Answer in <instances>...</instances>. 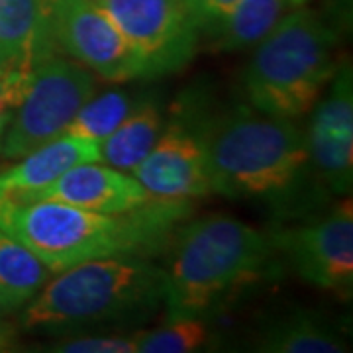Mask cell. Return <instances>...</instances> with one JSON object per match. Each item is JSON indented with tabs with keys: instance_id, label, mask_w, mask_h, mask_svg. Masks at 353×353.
<instances>
[{
	"instance_id": "1",
	"label": "cell",
	"mask_w": 353,
	"mask_h": 353,
	"mask_svg": "<svg viewBox=\"0 0 353 353\" xmlns=\"http://www.w3.org/2000/svg\"><path fill=\"white\" fill-rule=\"evenodd\" d=\"M190 201H159L124 214H102L53 201L0 194V230L38 255L51 273L90 259L157 252L173 226L190 214Z\"/></svg>"
},
{
	"instance_id": "2",
	"label": "cell",
	"mask_w": 353,
	"mask_h": 353,
	"mask_svg": "<svg viewBox=\"0 0 353 353\" xmlns=\"http://www.w3.org/2000/svg\"><path fill=\"white\" fill-rule=\"evenodd\" d=\"M196 128L212 192L228 199H285L308 165L292 120L241 106Z\"/></svg>"
},
{
	"instance_id": "3",
	"label": "cell",
	"mask_w": 353,
	"mask_h": 353,
	"mask_svg": "<svg viewBox=\"0 0 353 353\" xmlns=\"http://www.w3.org/2000/svg\"><path fill=\"white\" fill-rule=\"evenodd\" d=\"M273 250V238L226 214L179 230L165 269L167 320L204 318L230 292L263 277Z\"/></svg>"
},
{
	"instance_id": "4",
	"label": "cell",
	"mask_w": 353,
	"mask_h": 353,
	"mask_svg": "<svg viewBox=\"0 0 353 353\" xmlns=\"http://www.w3.org/2000/svg\"><path fill=\"white\" fill-rule=\"evenodd\" d=\"M165 299V269L141 255H114L73 265L28 303V330H63L145 314Z\"/></svg>"
},
{
	"instance_id": "5",
	"label": "cell",
	"mask_w": 353,
	"mask_h": 353,
	"mask_svg": "<svg viewBox=\"0 0 353 353\" xmlns=\"http://www.w3.org/2000/svg\"><path fill=\"white\" fill-rule=\"evenodd\" d=\"M336 34L304 6L290 8L253 51L243 73L250 106L294 120L312 110L336 73Z\"/></svg>"
},
{
	"instance_id": "6",
	"label": "cell",
	"mask_w": 353,
	"mask_h": 353,
	"mask_svg": "<svg viewBox=\"0 0 353 353\" xmlns=\"http://www.w3.org/2000/svg\"><path fill=\"white\" fill-rule=\"evenodd\" d=\"M94 94V77L87 67L59 55L39 61L0 139V155L20 159L26 153L67 132L81 106Z\"/></svg>"
},
{
	"instance_id": "7",
	"label": "cell",
	"mask_w": 353,
	"mask_h": 353,
	"mask_svg": "<svg viewBox=\"0 0 353 353\" xmlns=\"http://www.w3.org/2000/svg\"><path fill=\"white\" fill-rule=\"evenodd\" d=\"M128 39L148 77L185 69L194 57L199 28L181 0H92Z\"/></svg>"
},
{
	"instance_id": "8",
	"label": "cell",
	"mask_w": 353,
	"mask_h": 353,
	"mask_svg": "<svg viewBox=\"0 0 353 353\" xmlns=\"http://www.w3.org/2000/svg\"><path fill=\"white\" fill-rule=\"evenodd\" d=\"M50 32L55 48L106 81L148 77L138 53L92 0H51Z\"/></svg>"
},
{
	"instance_id": "9",
	"label": "cell",
	"mask_w": 353,
	"mask_h": 353,
	"mask_svg": "<svg viewBox=\"0 0 353 353\" xmlns=\"http://www.w3.org/2000/svg\"><path fill=\"white\" fill-rule=\"evenodd\" d=\"M275 248L285 250L296 273L320 289L350 299L353 290V210L343 202L324 220L281 232Z\"/></svg>"
},
{
	"instance_id": "10",
	"label": "cell",
	"mask_w": 353,
	"mask_h": 353,
	"mask_svg": "<svg viewBox=\"0 0 353 353\" xmlns=\"http://www.w3.org/2000/svg\"><path fill=\"white\" fill-rule=\"evenodd\" d=\"M306 138L308 161L330 192L350 194L353 183V77L341 63L332 77L328 94L312 106Z\"/></svg>"
},
{
	"instance_id": "11",
	"label": "cell",
	"mask_w": 353,
	"mask_h": 353,
	"mask_svg": "<svg viewBox=\"0 0 353 353\" xmlns=\"http://www.w3.org/2000/svg\"><path fill=\"white\" fill-rule=\"evenodd\" d=\"M132 175L159 201H192L212 192L196 128L181 118L167 126Z\"/></svg>"
},
{
	"instance_id": "12",
	"label": "cell",
	"mask_w": 353,
	"mask_h": 353,
	"mask_svg": "<svg viewBox=\"0 0 353 353\" xmlns=\"http://www.w3.org/2000/svg\"><path fill=\"white\" fill-rule=\"evenodd\" d=\"M8 196L24 201L63 202L102 214H124L153 199L136 176L99 161L75 165L41 189Z\"/></svg>"
},
{
	"instance_id": "13",
	"label": "cell",
	"mask_w": 353,
	"mask_h": 353,
	"mask_svg": "<svg viewBox=\"0 0 353 353\" xmlns=\"http://www.w3.org/2000/svg\"><path fill=\"white\" fill-rule=\"evenodd\" d=\"M101 161V145L71 134H63L39 145L18 163L0 173V194L32 192L53 183L65 171L81 163Z\"/></svg>"
},
{
	"instance_id": "14",
	"label": "cell",
	"mask_w": 353,
	"mask_h": 353,
	"mask_svg": "<svg viewBox=\"0 0 353 353\" xmlns=\"http://www.w3.org/2000/svg\"><path fill=\"white\" fill-rule=\"evenodd\" d=\"M51 0H0V55L34 69L55 53L50 32Z\"/></svg>"
},
{
	"instance_id": "15",
	"label": "cell",
	"mask_w": 353,
	"mask_h": 353,
	"mask_svg": "<svg viewBox=\"0 0 353 353\" xmlns=\"http://www.w3.org/2000/svg\"><path fill=\"white\" fill-rule=\"evenodd\" d=\"M163 132V116L153 102H143L101 143V161L122 173H134Z\"/></svg>"
},
{
	"instance_id": "16",
	"label": "cell",
	"mask_w": 353,
	"mask_h": 353,
	"mask_svg": "<svg viewBox=\"0 0 353 353\" xmlns=\"http://www.w3.org/2000/svg\"><path fill=\"white\" fill-rule=\"evenodd\" d=\"M51 275L38 255L0 230V296L10 312L30 303Z\"/></svg>"
},
{
	"instance_id": "17",
	"label": "cell",
	"mask_w": 353,
	"mask_h": 353,
	"mask_svg": "<svg viewBox=\"0 0 353 353\" xmlns=\"http://www.w3.org/2000/svg\"><path fill=\"white\" fill-rule=\"evenodd\" d=\"M289 8H292V0H238L210 32L216 36L214 48L220 51L255 48Z\"/></svg>"
},
{
	"instance_id": "18",
	"label": "cell",
	"mask_w": 353,
	"mask_h": 353,
	"mask_svg": "<svg viewBox=\"0 0 353 353\" xmlns=\"http://www.w3.org/2000/svg\"><path fill=\"white\" fill-rule=\"evenodd\" d=\"M255 350L267 353H340L345 352V341L308 316H292L279 320L261 332Z\"/></svg>"
},
{
	"instance_id": "19",
	"label": "cell",
	"mask_w": 353,
	"mask_h": 353,
	"mask_svg": "<svg viewBox=\"0 0 353 353\" xmlns=\"http://www.w3.org/2000/svg\"><path fill=\"white\" fill-rule=\"evenodd\" d=\"M132 110H134V102L128 97V92L122 90H108L97 99L90 97L81 106V110L77 112L65 134L101 145L126 120Z\"/></svg>"
},
{
	"instance_id": "20",
	"label": "cell",
	"mask_w": 353,
	"mask_h": 353,
	"mask_svg": "<svg viewBox=\"0 0 353 353\" xmlns=\"http://www.w3.org/2000/svg\"><path fill=\"white\" fill-rule=\"evenodd\" d=\"M138 336V352L141 353H189L201 350L208 340V330L202 318H175L153 332Z\"/></svg>"
},
{
	"instance_id": "21",
	"label": "cell",
	"mask_w": 353,
	"mask_h": 353,
	"mask_svg": "<svg viewBox=\"0 0 353 353\" xmlns=\"http://www.w3.org/2000/svg\"><path fill=\"white\" fill-rule=\"evenodd\" d=\"M32 71L34 69L20 67V65H4L0 69V139L12 114L24 99Z\"/></svg>"
},
{
	"instance_id": "22",
	"label": "cell",
	"mask_w": 353,
	"mask_h": 353,
	"mask_svg": "<svg viewBox=\"0 0 353 353\" xmlns=\"http://www.w3.org/2000/svg\"><path fill=\"white\" fill-rule=\"evenodd\" d=\"M55 353H136L138 336H81L53 343Z\"/></svg>"
},
{
	"instance_id": "23",
	"label": "cell",
	"mask_w": 353,
	"mask_h": 353,
	"mask_svg": "<svg viewBox=\"0 0 353 353\" xmlns=\"http://www.w3.org/2000/svg\"><path fill=\"white\" fill-rule=\"evenodd\" d=\"M199 30H214L238 0H181Z\"/></svg>"
},
{
	"instance_id": "24",
	"label": "cell",
	"mask_w": 353,
	"mask_h": 353,
	"mask_svg": "<svg viewBox=\"0 0 353 353\" xmlns=\"http://www.w3.org/2000/svg\"><path fill=\"white\" fill-rule=\"evenodd\" d=\"M10 310H8V306L4 304V301H2V296H0V332H2V318H4V314H8Z\"/></svg>"
},
{
	"instance_id": "25",
	"label": "cell",
	"mask_w": 353,
	"mask_h": 353,
	"mask_svg": "<svg viewBox=\"0 0 353 353\" xmlns=\"http://www.w3.org/2000/svg\"><path fill=\"white\" fill-rule=\"evenodd\" d=\"M304 2H306V0H292V8H294V6H303Z\"/></svg>"
},
{
	"instance_id": "26",
	"label": "cell",
	"mask_w": 353,
	"mask_h": 353,
	"mask_svg": "<svg viewBox=\"0 0 353 353\" xmlns=\"http://www.w3.org/2000/svg\"><path fill=\"white\" fill-rule=\"evenodd\" d=\"M4 65H10V63H6V61H4V57H2V55H0V69H2V67H4Z\"/></svg>"
}]
</instances>
